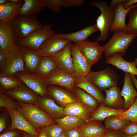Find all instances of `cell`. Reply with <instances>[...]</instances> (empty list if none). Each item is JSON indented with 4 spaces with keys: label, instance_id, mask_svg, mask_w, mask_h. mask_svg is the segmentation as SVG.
<instances>
[{
    "label": "cell",
    "instance_id": "obj_42",
    "mask_svg": "<svg viewBox=\"0 0 137 137\" xmlns=\"http://www.w3.org/2000/svg\"><path fill=\"white\" fill-rule=\"evenodd\" d=\"M64 132L66 137H81L77 128L65 130Z\"/></svg>",
    "mask_w": 137,
    "mask_h": 137
},
{
    "label": "cell",
    "instance_id": "obj_10",
    "mask_svg": "<svg viewBox=\"0 0 137 137\" xmlns=\"http://www.w3.org/2000/svg\"><path fill=\"white\" fill-rule=\"evenodd\" d=\"M76 78L74 74L67 73L59 68L50 75L44 78L47 85L60 86L73 93L75 89L74 83Z\"/></svg>",
    "mask_w": 137,
    "mask_h": 137
},
{
    "label": "cell",
    "instance_id": "obj_6",
    "mask_svg": "<svg viewBox=\"0 0 137 137\" xmlns=\"http://www.w3.org/2000/svg\"><path fill=\"white\" fill-rule=\"evenodd\" d=\"M55 33L51 24H45L43 27L34 31L27 37L23 39L17 38L15 44L18 45L29 47L39 51L43 43Z\"/></svg>",
    "mask_w": 137,
    "mask_h": 137
},
{
    "label": "cell",
    "instance_id": "obj_36",
    "mask_svg": "<svg viewBox=\"0 0 137 137\" xmlns=\"http://www.w3.org/2000/svg\"><path fill=\"white\" fill-rule=\"evenodd\" d=\"M127 15L129 17V21L127 24L125 32L137 35V7L131 9Z\"/></svg>",
    "mask_w": 137,
    "mask_h": 137
},
{
    "label": "cell",
    "instance_id": "obj_50",
    "mask_svg": "<svg viewBox=\"0 0 137 137\" xmlns=\"http://www.w3.org/2000/svg\"><path fill=\"white\" fill-rule=\"evenodd\" d=\"M8 0H0V5L5 4L8 2Z\"/></svg>",
    "mask_w": 137,
    "mask_h": 137
},
{
    "label": "cell",
    "instance_id": "obj_18",
    "mask_svg": "<svg viewBox=\"0 0 137 137\" xmlns=\"http://www.w3.org/2000/svg\"><path fill=\"white\" fill-rule=\"evenodd\" d=\"M36 105H38L54 119L64 117V108L57 105L54 100L49 95L44 97L38 96Z\"/></svg>",
    "mask_w": 137,
    "mask_h": 137
},
{
    "label": "cell",
    "instance_id": "obj_53",
    "mask_svg": "<svg viewBox=\"0 0 137 137\" xmlns=\"http://www.w3.org/2000/svg\"><path fill=\"white\" fill-rule=\"evenodd\" d=\"M23 137H29L27 135L25 134L24 135Z\"/></svg>",
    "mask_w": 137,
    "mask_h": 137
},
{
    "label": "cell",
    "instance_id": "obj_9",
    "mask_svg": "<svg viewBox=\"0 0 137 137\" xmlns=\"http://www.w3.org/2000/svg\"><path fill=\"white\" fill-rule=\"evenodd\" d=\"M75 44L91 67L99 61L104 52L103 46L100 45L97 41L91 42L87 40Z\"/></svg>",
    "mask_w": 137,
    "mask_h": 137
},
{
    "label": "cell",
    "instance_id": "obj_7",
    "mask_svg": "<svg viewBox=\"0 0 137 137\" xmlns=\"http://www.w3.org/2000/svg\"><path fill=\"white\" fill-rule=\"evenodd\" d=\"M85 77L101 91L117 86L119 79L114 70L109 67L97 72L91 71Z\"/></svg>",
    "mask_w": 137,
    "mask_h": 137
},
{
    "label": "cell",
    "instance_id": "obj_28",
    "mask_svg": "<svg viewBox=\"0 0 137 137\" xmlns=\"http://www.w3.org/2000/svg\"><path fill=\"white\" fill-rule=\"evenodd\" d=\"M98 31L99 30L95 23L89 25L84 29L76 32L66 34L58 33V34L69 41L76 43L87 40L88 38L91 35Z\"/></svg>",
    "mask_w": 137,
    "mask_h": 137
},
{
    "label": "cell",
    "instance_id": "obj_17",
    "mask_svg": "<svg viewBox=\"0 0 137 137\" xmlns=\"http://www.w3.org/2000/svg\"><path fill=\"white\" fill-rule=\"evenodd\" d=\"M16 38L10 22L0 23V50L5 52L12 50Z\"/></svg>",
    "mask_w": 137,
    "mask_h": 137
},
{
    "label": "cell",
    "instance_id": "obj_16",
    "mask_svg": "<svg viewBox=\"0 0 137 137\" xmlns=\"http://www.w3.org/2000/svg\"><path fill=\"white\" fill-rule=\"evenodd\" d=\"M72 44L70 42L62 50L50 57L55 61L59 68L67 73L74 74L71 52Z\"/></svg>",
    "mask_w": 137,
    "mask_h": 137
},
{
    "label": "cell",
    "instance_id": "obj_15",
    "mask_svg": "<svg viewBox=\"0 0 137 137\" xmlns=\"http://www.w3.org/2000/svg\"><path fill=\"white\" fill-rule=\"evenodd\" d=\"M47 90L49 95L64 108L67 105L77 101L74 93L56 85L48 84Z\"/></svg>",
    "mask_w": 137,
    "mask_h": 137
},
{
    "label": "cell",
    "instance_id": "obj_46",
    "mask_svg": "<svg viewBox=\"0 0 137 137\" xmlns=\"http://www.w3.org/2000/svg\"><path fill=\"white\" fill-rule=\"evenodd\" d=\"M6 59L5 53L0 50V66L4 63Z\"/></svg>",
    "mask_w": 137,
    "mask_h": 137
},
{
    "label": "cell",
    "instance_id": "obj_29",
    "mask_svg": "<svg viewBox=\"0 0 137 137\" xmlns=\"http://www.w3.org/2000/svg\"><path fill=\"white\" fill-rule=\"evenodd\" d=\"M23 2L18 15L28 17L32 14L39 13L45 8L43 0H23Z\"/></svg>",
    "mask_w": 137,
    "mask_h": 137
},
{
    "label": "cell",
    "instance_id": "obj_45",
    "mask_svg": "<svg viewBox=\"0 0 137 137\" xmlns=\"http://www.w3.org/2000/svg\"><path fill=\"white\" fill-rule=\"evenodd\" d=\"M16 133L14 131L7 132L2 134L0 137H16Z\"/></svg>",
    "mask_w": 137,
    "mask_h": 137
},
{
    "label": "cell",
    "instance_id": "obj_48",
    "mask_svg": "<svg viewBox=\"0 0 137 137\" xmlns=\"http://www.w3.org/2000/svg\"><path fill=\"white\" fill-rule=\"evenodd\" d=\"M130 75L133 83L134 84L137 89L136 96L137 97V79H136L135 75L130 74ZM136 99L137 100V98Z\"/></svg>",
    "mask_w": 137,
    "mask_h": 137
},
{
    "label": "cell",
    "instance_id": "obj_31",
    "mask_svg": "<svg viewBox=\"0 0 137 137\" xmlns=\"http://www.w3.org/2000/svg\"><path fill=\"white\" fill-rule=\"evenodd\" d=\"M74 93L77 101L91 112L95 111L99 107L100 103L98 101L83 89L75 88Z\"/></svg>",
    "mask_w": 137,
    "mask_h": 137
},
{
    "label": "cell",
    "instance_id": "obj_34",
    "mask_svg": "<svg viewBox=\"0 0 137 137\" xmlns=\"http://www.w3.org/2000/svg\"><path fill=\"white\" fill-rule=\"evenodd\" d=\"M131 121L117 118L115 116L108 117L104 120L105 126L108 130L121 131Z\"/></svg>",
    "mask_w": 137,
    "mask_h": 137
},
{
    "label": "cell",
    "instance_id": "obj_1",
    "mask_svg": "<svg viewBox=\"0 0 137 137\" xmlns=\"http://www.w3.org/2000/svg\"><path fill=\"white\" fill-rule=\"evenodd\" d=\"M91 5L98 8L101 14L96 20L97 27L100 34L96 39L97 41L104 42L108 38L110 29L114 18V9L111 8L105 1L94 0Z\"/></svg>",
    "mask_w": 137,
    "mask_h": 137
},
{
    "label": "cell",
    "instance_id": "obj_33",
    "mask_svg": "<svg viewBox=\"0 0 137 137\" xmlns=\"http://www.w3.org/2000/svg\"><path fill=\"white\" fill-rule=\"evenodd\" d=\"M54 120L64 131L77 128L87 123L81 119L71 116H65Z\"/></svg>",
    "mask_w": 137,
    "mask_h": 137
},
{
    "label": "cell",
    "instance_id": "obj_3",
    "mask_svg": "<svg viewBox=\"0 0 137 137\" xmlns=\"http://www.w3.org/2000/svg\"><path fill=\"white\" fill-rule=\"evenodd\" d=\"M137 35L125 32L116 30L110 40L103 46L105 58L116 53L124 55L128 47Z\"/></svg>",
    "mask_w": 137,
    "mask_h": 137
},
{
    "label": "cell",
    "instance_id": "obj_24",
    "mask_svg": "<svg viewBox=\"0 0 137 137\" xmlns=\"http://www.w3.org/2000/svg\"><path fill=\"white\" fill-rule=\"evenodd\" d=\"M136 93L130 74L125 73L123 86L121 91V95L124 98L123 109L127 110L132 105L135 100Z\"/></svg>",
    "mask_w": 137,
    "mask_h": 137
},
{
    "label": "cell",
    "instance_id": "obj_25",
    "mask_svg": "<svg viewBox=\"0 0 137 137\" xmlns=\"http://www.w3.org/2000/svg\"><path fill=\"white\" fill-rule=\"evenodd\" d=\"M8 1L6 3L0 5V23L10 22L18 16L19 10L24 3L23 0L16 3Z\"/></svg>",
    "mask_w": 137,
    "mask_h": 137
},
{
    "label": "cell",
    "instance_id": "obj_41",
    "mask_svg": "<svg viewBox=\"0 0 137 137\" xmlns=\"http://www.w3.org/2000/svg\"><path fill=\"white\" fill-rule=\"evenodd\" d=\"M121 131L108 130L102 137H126Z\"/></svg>",
    "mask_w": 137,
    "mask_h": 137
},
{
    "label": "cell",
    "instance_id": "obj_49",
    "mask_svg": "<svg viewBox=\"0 0 137 137\" xmlns=\"http://www.w3.org/2000/svg\"><path fill=\"white\" fill-rule=\"evenodd\" d=\"M38 137H48L44 130H42L40 133Z\"/></svg>",
    "mask_w": 137,
    "mask_h": 137
},
{
    "label": "cell",
    "instance_id": "obj_5",
    "mask_svg": "<svg viewBox=\"0 0 137 137\" xmlns=\"http://www.w3.org/2000/svg\"><path fill=\"white\" fill-rule=\"evenodd\" d=\"M10 23L16 37L21 39L27 37L35 30L42 28L44 26L38 20L35 14L28 17L17 16Z\"/></svg>",
    "mask_w": 137,
    "mask_h": 137
},
{
    "label": "cell",
    "instance_id": "obj_44",
    "mask_svg": "<svg viewBox=\"0 0 137 137\" xmlns=\"http://www.w3.org/2000/svg\"><path fill=\"white\" fill-rule=\"evenodd\" d=\"M127 1V0H113L111 2L109 5L111 8L114 9L119 4L121 3H123Z\"/></svg>",
    "mask_w": 137,
    "mask_h": 137
},
{
    "label": "cell",
    "instance_id": "obj_32",
    "mask_svg": "<svg viewBox=\"0 0 137 137\" xmlns=\"http://www.w3.org/2000/svg\"><path fill=\"white\" fill-rule=\"evenodd\" d=\"M58 68L56 63L51 57H43L36 73L41 77L45 78L52 74Z\"/></svg>",
    "mask_w": 137,
    "mask_h": 137
},
{
    "label": "cell",
    "instance_id": "obj_22",
    "mask_svg": "<svg viewBox=\"0 0 137 137\" xmlns=\"http://www.w3.org/2000/svg\"><path fill=\"white\" fill-rule=\"evenodd\" d=\"M65 116H71L81 119L86 123L90 121L92 112L78 101L70 104L64 108Z\"/></svg>",
    "mask_w": 137,
    "mask_h": 137
},
{
    "label": "cell",
    "instance_id": "obj_40",
    "mask_svg": "<svg viewBox=\"0 0 137 137\" xmlns=\"http://www.w3.org/2000/svg\"><path fill=\"white\" fill-rule=\"evenodd\" d=\"M121 131L126 136L137 133V123L130 122Z\"/></svg>",
    "mask_w": 137,
    "mask_h": 137
},
{
    "label": "cell",
    "instance_id": "obj_51",
    "mask_svg": "<svg viewBox=\"0 0 137 137\" xmlns=\"http://www.w3.org/2000/svg\"><path fill=\"white\" fill-rule=\"evenodd\" d=\"M58 137H66L64 131Z\"/></svg>",
    "mask_w": 137,
    "mask_h": 137
},
{
    "label": "cell",
    "instance_id": "obj_8",
    "mask_svg": "<svg viewBox=\"0 0 137 137\" xmlns=\"http://www.w3.org/2000/svg\"><path fill=\"white\" fill-rule=\"evenodd\" d=\"M13 75L40 96H49L47 88V84L44 78L36 73L25 70L17 72Z\"/></svg>",
    "mask_w": 137,
    "mask_h": 137
},
{
    "label": "cell",
    "instance_id": "obj_21",
    "mask_svg": "<svg viewBox=\"0 0 137 137\" xmlns=\"http://www.w3.org/2000/svg\"><path fill=\"white\" fill-rule=\"evenodd\" d=\"M81 137H102L108 129L100 121H90L77 128Z\"/></svg>",
    "mask_w": 137,
    "mask_h": 137
},
{
    "label": "cell",
    "instance_id": "obj_30",
    "mask_svg": "<svg viewBox=\"0 0 137 137\" xmlns=\"http://www.w3.org/2000/svg\"><path fill=\"white\" fill-rule=\"evenodd\" d=\"M101 104L97 109L92 112L90 121L101 122L109 116H118L126 110L123 109H117L112 108L106 106L103 103Z\"/></svg>",
    "mask_w": 137,
    "mask_h": 137
},
{
    "label": "cell",
    "instance_id": "obj_35",
    "mask_svg": "<svg viewBox=\"0 0 137 137\" xmlns=\"http://www.w3.org/2000/svg\"><path fill=\"white\" fill-rule=\"evenodd\" d=\"M23 83L13 75H7L0 73L1 88L7 90L15 88Z\"/></svg>",
    "mask_w": 137,
    "mask_h": 137
},
{
    "label": "cell",
    "instance_id": "obj_54",
    "mask_svg": "<svg viewBox=\"0 0 137 137\" xmlns=\"http://www.w3.org/2000/svg\"><path fill=\"white\" fill-rule=\"evenodd\" d=\"M135 61L136 66H137V58L135 59V61Z\"/></svg>",
    "mask_w": 137,
    "mask_h": 137
},
{
    "label": "cell",
    "instance_id": "obj_47",
    "mask_svg": "<svg viewBox=\"0 0 137 137\" xmlns=\"http://www.w3.org/2000/svg\"><path fill=\"white\" fill-rule=\"evenodd\" d=\"M5 127V118L3 117H1L0 118V132H2Z\"/></svg>",
    "mask_w": 137,
    "mask_h": 137
},
{
    "label": "cell",
    "instance_id": "obj_43",
    "mask_svg": "<svg viewBox=\"0 0 137 137\" xmlns=\"http://www.w3.org/2000/svg\"><path fill=\"white\" fill-rule=\"evenodd\" d=\"M136 3L137 0H127L126 2L123 3V5L124 8L126 9Z\"/></svg>",
    "mask_w": 137,
    "mask_h": 137
},
{
    "label": "cell",
    "instance_id": "obj_27",
    "mask_svg": "<svg viewBox=\"0 0 137 137\" xmlns=\"http://www.w3.org/2000/svg\"><path fill=\"white\" fill-rule=\"evenodd\" d=\"M106 96L103 104L112 108L119 109L123 107L124 101L122 98L121 91L118 87H112L105 91Z\"/></svg>",
    "mask_w": 137,
    "mask_h": 137
},
{
    "label": "cell",
    "instance_id": "obj_19",
    "mask_svg": "<svg viewBox=\"0 0 137 137\" xmlns=\"http://www.w3.org/2000/svg\"><path fill=\"white\" fill-rule=\"evenodd\" d=\"M137 7V4L132 5L127 9L124 8L123 3L118 4L114 9V18L110 31L120 30L125 32L127 28L125 21L126 16L131 9Z\"/></svg>",
    "mask_w": 137,
    "mask_h": 137
},
{
    "label": "cell",
    "instance_id": "obj_4",
    "mask_svg": "<svg viewBox=\"0 0 137 137\" xmlns=\"http://www.w3.org/2000/svg\"><path fill=\"white\" fill-rule=\"evenodd\" d=\"M24 49L25 47L16 44L12 50L5 52L6 59L0 66V73L7 75H13L25 70L23 58Z\"/></svg>",
    "mask_w": 137,
    "mask_h": 137
},
{
    "label": "cell",
    "instance_id": "obj_37",
    "mask_svg": "<svg viewBox=\"0 0 137 137\" xmlns=\"http://www.w3.org/2000/svg\"><path fill=\"white\" fill-rule=\"evenodd\" d=\"M118 118L137 123V100L135 99L132 105L128 109L117 116Z\"/></svg>",
    "mask_w": 137,
    "mask_h": 137
},
{
    "label": "cell",
    "instance_id": "obj_52",
    "mask_svg": "<svg viewBox=\"0 0 137 137\" xmlns=\"http://www.w3.org/2000/svg\"><path fill=\"white\" fill-rule=\"evenodd\" d=\"M126 137H137V133L131 135L126 136Z\"/></svg>",
    "mask_w": 137,
    "mask_h": 137
},
{
    "label": "cell",
    "instance_id": "obj_38",
    "mask_svg": "<svg viewBox=\"0 0 137 137\" xmlns=\"http://www.w3.org/2000/svg\"><path fill=\"white\" fill-rule=\"evenodd\" d=\"M0 107L11 110H18L20 106L17 102L4 93L0 89Z\"/></svg>",
    "mask_w": 137,
    "mask_h": 137
},
{
    "label": "cell",
    "instance_id": "obj_11",
    "mask_svg": "<svg viewBox=\"0 0 137 137\" xmlns=\"http://www.w3.org/2000/svg\"><path fill=\"white\" fill-rule=\"evenodd\" d=\"M70 42L55 33L43 43L39 51L43 57H50L62 50Z\"/></svg>",
    "mask_w": 137,
    "mask_h": 137
},
{
    "label": "cell",
    "instance_id": "obj_12",
    "mask_svg": "<svg viewBox=\"0 0 137 137\" xmlns=\"http://www.w3.org/2000/svg\"><path fill=\"white\" fill-rule=\"evenodd\" d=\"M3 91L13 99L20 102L36 105L38 96L37 94L24 83L12 90H7L2 89Z\"/></svg>",
    "mask_w": 137,
    "mask_h": 137
},
{
    "label": "cell",
    "instance_id": "obj_39",
    "mask_svg": "<svg viewBox=\"0 0 137 137\" xmlns=\"http://www.w3.org/2000/svg\"><path fill=\"white\" fill-rule=\"evenodd\" d=\"M44 129L48 137H58L64 131L63 129L58 124L46 126Z\"/></svg>",
    "mask_w": 137,
    "mask_h": 137
},
{
    "label": "cell",
    "instance_id": "obj_2",
    "mask_svg": "<svg viewBox=\"0 0 137 137\" xmlns=\"http://www.w3.org/2000/svg\"><path fill=\"white\" fill-rule=\"evenodd\" d=\"M18 110L35 128L46 127L55 124L56 122L43 110L35 104L24 103L17 101Z\"/></svg>",
    "mask_w": 137,
    "mask_h": 137
},
{
    "label": "cell",
    "instance_id": "obj_20",
    "mask_svg": "<svg viewBox=\"0 0 137 137\" xmlns=\"http://www.w3.org/2000/svg\"><path fill=\"white\" fill-rule=\"evenodd\" d=\"M105 62L116 67L125 73L137 76V68L135 61H127L119 53L112 54L106 58Z\"/></svg>",
    "mask_w": 137,
    "mask_h": 137
},
{
    "label": "cell",
    "instance_id": "obj_13",
    "mask_svg": "<svg viewBox=\"0 0 137 137\" xmlns=\"http://www.w3.org/2000/svg\"><path fill=\"white\" fill-rule=\"evenodd\" d=\"M5 109L9 113L11 117V124L10 129H17L23 130L33 137H38L39 134L35 128L26 119L18 110Z\"/></svg>",
    "mask_w": 137,
    "mask_h": 137
},
{
    "label": "cell",
    "instance_id": "obj_14",
    "mask_svg": "<svg viewBox=\"0 0 137 137\" xmlns=\"http://www.w3.org/2000/svg\"><path fill=\"white\" fill-rule=\"evenodd\" d=\"M75 75L77 78L85 77L91 71V67L74 43L71 48Z\"/></svg>",
    "mask_w": 137,
    "mask_h": 137
},
{
    "label": "cell",
    "instance_id": "obj_26",
    "mask_svg": "<svg viewBox=\"0 0 137 137\" xmlns=\"http://www.w3.org/2000/svg\"><path fill=\"white\" fill-rule=\"evenodd\" d=\"M43 57L39 51H35L29 47H25L23 58L25 70L30 72L36 73Z\"/></svg>",
    "mask_w": 137,
    "mask_h": 137
},
{
    "label": "cell",
    "instance_id": "obj_23",
    "mask_svg": "<svg viewBox=\"0 0 137 137\" xmlns=\"http://www.w3.org/2000/svg\"><path fill=\"white\" fill-rule=\"evenodd\" d=\"M75 88H81L95 98L100 103H103L105 97L100 90L86 77L77 78L74 83Z\"/></svg>",
    "mask_w": 137,
    "mask_h": 137
}]
</instances>
